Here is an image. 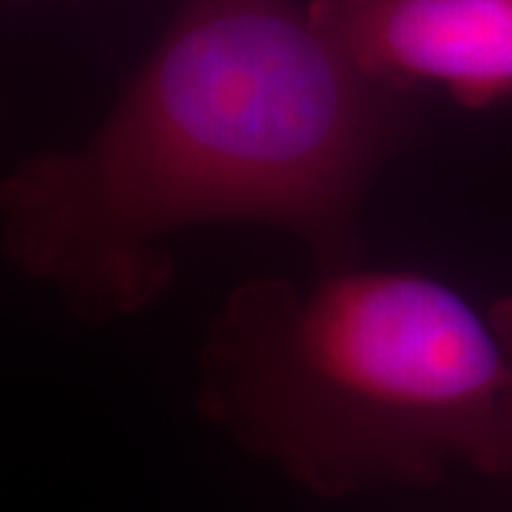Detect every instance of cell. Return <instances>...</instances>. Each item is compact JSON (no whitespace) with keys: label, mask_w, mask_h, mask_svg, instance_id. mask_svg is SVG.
<instances>
[{"label":"cell","mask_w":512,"mask_h":512,"mask_svg":"<svg viewBox=\"0 0 512 512\" xmlns=\"http://www.w3.org/2000/svg\"><path fill=\"white\" fill-rule=\"evenodd\" d=\"M413 128L410 94L359 72L308 6L183 0L89 140L0 180V254L92 322L174 282V234L268 225L319 268L359 262L367 188Z\"/></svg>","instance_id":"obj_1"},{"label":"cell","mask_w":512,"mask_h":512,"mask_svg":"<svg viewBox=\"0 0 512 512\" xmlns=\"http://www.w3.org/2000/svg\"><path fill=\"white\" fill-rule=\"evenodd\" d=\"M202 416L299 487L342 498L464 461L512 473V362L490 316L402 268L239 282L208 322Z\"/></svg>","instance_id":"obj_2"},{"label":"cell","mask_w":512,"mask_h":512,"mask_svg":"<svg viewBox=\"0 0 512 512\" xmlns=\"http://www.w3.org/2000/svg\"><path fill=\"white\" fill-rule=\"evenodd\" d=\"M308 12L384 89L436 86L464 109L512 100V0H311Z\"/></svg>","instance_id":"obj_3"},{"label":"cell","mask_w":512,"mask_h":512,"mask_svg":"<svg viewBox=\"0 0 512 512\" xmlns=\"http://www.w3.org/2000/svg\"><path fill=\"white\" fill-rule=\"evenodd\" d=\"M490 319H493L495 330H498V336H501V342H504V348H507V353H510V362H512V299L498 302V305H495V311L490 313Z\"/></svg>","instance_id":"obj_4"}]
</instances>
